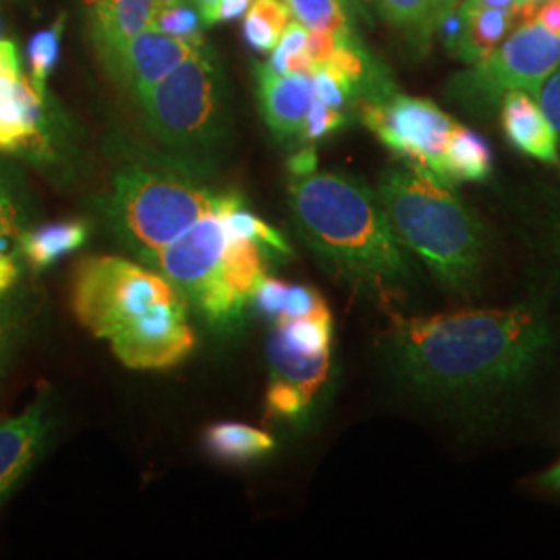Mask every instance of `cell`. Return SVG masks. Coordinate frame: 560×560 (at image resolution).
I'll list each match as a JSON object with an SVG mask.
<instances>
[{
  "label": "cell",
  "instance_id": "obj_17",
  "mask_svg": "<svg viewBox=\"0 0 560 560\" xmlns=\"http://www.w3.org/2000/svg\"><path fill=\"white\" fill-rule=\"evenodd\" d=\"M460 11L465 20V50L460 60L465 65H476L490 57L521 21L529 18L525 7L492 9L469 0H460Z\"/></svg>",
  "mask_w": 560,
  "mask_h": 560
},
{
  "label": "cell",
  "instance_id": "obj_7",
  "mask_svg": "<svg viewBox=\"0 0 560 560\" xmlns=\"http://www.w3.org/2000/svg\"><path fill=\"white\" fill-rule=\"evenodd\" d=\"M140 104L152 133L183 156L206 159L224 140V78L206 44L150 88Z\"/></svg>",
  "mask_w": 560,
  "mask_h": 560
},
{
  "label": "cell",
  "instance_id": "obj_42",
  "mask_svg": "<svg viewBox=\"0 0 560 560\" xmlns=\"http://www.w3.org/2000/svg\"><path fill=\"white\" fill-rule=\"evenodd\" d=\"M175 2H185V0H156V9L168 7V4H175Z\"/></svg>",
  "mask_w": 560,
  "mask_h": 560
},
{
  "label": "cell",
  "instance_id": "obj_14",
  "mask_svg": "<svg viewBox=\"0 0 560 560\" xmlns=\"http://www.w3.org/2000/svg\"><path fill=\"white\" fill-rule=\"evenodd\" d=\"M260 108L268 127L280 140L301 138L305 117L316 98L314 78L301 73H270L258 69Z\"/></svg>",
  "mask_w": 560,
  "mask_h": 560
},
{
  "label": "cell",
  "instance_id": "obj_35",
  "mask_svg": "<svg viewBox=\"0 0 560 560\" xmlns=\"http://www.w3.org/2000/svg\"><path fill=\"white\" fill-rule=\"evenodd\" d=\"M529 20L538 21L546 30L560 34V0H544L536 4Z\"/></svg>",
  "mask_w": 560,
  "mask_h": 560
},
{
  "label": "cell",
  "instance_id": "obj_15",
  "mask_svg": "<svg viewBox=\"0 0 560 560\" xmlns=\"http://www.w3.org/2000/svg\"><path fill=\"white\" fill-rule=\"evenodd\" d=\"M272 382L270 388H279L291 395L303 409L318 395L330 372V353L310 355L291 347L282 339L277 328L270 330L266 340Z\"/></svg>",
  "mask_w": 560,
  "mask_h": 560
},
{
  "label": "cell",
  "instance_id": "obj_3",
  "mask_svg": "<svg viewBox=\"0 0 560 560\" xmlns=\"http://www.w3.org/2000/svg\"><path fill=\"white\" fill-rule=\"evenodd\" d=\"M289 206L303 241L335 275L376 298L411 279L407 249L378 196L340 173H307L289 183Z\"/></svg>",
  "mask_w": 560,
  "mask_h": 560
},
{
  "label": "cell",
  "instance_id": "obj_36",
  "mask_svg": "<svg viewBox=\"0 0 560 560\" xmlns=\"http://www.w3.org/2000/svg\"><path fill=\"white\" fill-rule=\"evenodd\" d=\"M20 279L18 254H0V295H4Z\"/></svg>",
  "mask_w": 560,
  "mask_h": 560
},
{
  "label": "cell",
  "instance_id": "obj_2",
  "mask_svg": "<svg viewBox=\"0 0 560 560\" xmlns=\"http://www.w3.org/2000/svg\"><path fill=\"white\" fill-rule=\"evenodd\" d=\"M71 307L81 326L106 340L129 370L175 368L196 347L183 293L138 261L83 258L71 282Z\"/></svg>",
  "mask_w": 560,
  "mask_h": 560
},
{
  "label": "cell",
  "instance_id": "obj_6",
  "mask_svg": "<svg viewBox=\"0 0 560 560\" xmlns=\"http://www.w3.org/2000/svg\"><path fill=\"white\" fill-rule=\"evenodd\" d=\"M237 196L217 194L177 171L127 166L117 173L104 201L113 237L143 264L206 214L219 212Z\"/></svg>",
  "mask_w": 560,
  "mask_h": 560
},
{
  "label": "cell",
  "instance_id": "obj_23",
  "mask_svg": "<svg viewBox=\"0 0 560 560\" xmlns=\"http://www.w3.org/2000/svg\"><path fill=\"white\" fill-rule=\"evenodd\" d=\"M243 18V38L249 48L264 55L275 50L291 23V13L282 0H254Z\"/></svg>",
  "mask_w": 560,
  "mask_h": 560
},
{
  "label": "cell",
  "instance_id": "obj_10",
  "mask_svg": "<svg viewBox=\"0 0 560 560\" xmlns=\"http://www.w3.org/2000/svg\"><path fill=\"white\" fill-rule=\"evenodd\" d=\"M206 42H189L148 27L140 34L101 50L108 69L140 101L183 60Z\"/></svg>",
  "mask_w": 560,
  "mask_h": 560
},
{
  "label": "cell",
  "instance_id": "obj_38",
  "mask_svg": "<svg viewBox=\"0 0 560 560\" xmlns=\"http://www.w3.org/2000/svg\"><path fill=\"white\" fill-rule=\"evenodd\" d=\"M481 7H492V9H520V0H469Z\"/></svg>",
  "mask_w": 560,
  "mask_h": 560
},
{
  "label": "cell",
  "instance_id": "obj_26",
  "mask_svg": "<svg viewBox=\"0 0 560 560\" xmlns=\"http://www.w3.org/2000/svg\"><path fill=\"white\" fill-rule=\"evenodd\" d=\"M224 224L229 226L231 233L245 237V240L256 241L261 247L272 249L275 254L280 256H289L291 247L280 235L275 226H270L268 222L261 221L260 217H256L254 212H249L240 198L233 201L224 212H222Z\"/></svg>",
  "mask_w": 560,
  "mask_h": 560
},
{
  "label": "cell",
  "instance_id": "obj_4",
  "mask_svg": "<svg viewBox=\"0 0 560 560\" xmlns=\"http://www.w3.org/2000/svg\"><path fill=\"white\" fill-rule=\"evenodd\" d=\"M376 196L402 247L441 284L453 291L474 287L483 268L486 233L451 183L407 162L382 175Z\"/></svg>",
  "mask_w": 560,
  "mask_h": 560
},
{
  "label": "cell",
  "instance_id": "obj_16",
  "mask_svg": "<svg viewBox=\"0 0 560 560\" xmlns=\"http://www.w3.org/2000/svg\"><path fill=\"white\" fill-rule=\"evenodd\" d=\"M92 36L104 50L152 25L156 0H83Z\"/></svg>",
  "mask_w": 560,
  "mask_h": 560
},
{
  "label": "cell",
  "instance_id": "obj_27",
  "mask_svg": "<svg viewBox=\"0 0 560 560\" xmlns=\"http://www.w3.org/2000/svg\"><path fill=\"white\" fill-rule=\"evenodd\" d=\"M203 25L206 23L201 20L198 7L191 4V0H185V2H175V4L156 9L150 27L183 40L203 42L201 36Z\"/></svg>",
  "mask_w": 560,
  "mask_h": 560
},
{
  "label": "cell",
  "instance_id": "obj_40",
  "mask_svg": "<svg viewBox=\"0 0 560 560\" xmlns=\"http://www.w3.org/2000/svg\"><path fill=\"white\" fill-rule=\"evenodd\" d=\"M541 483L546 486V488H552V490H560V463L559 465H555L544 478H541Z\"/></svg>",
  "mask_w": 560,
  "mask_h": 560
},
{
  "label": "cell",
  "instance_id": "obj_9",
  "mask_svg": "<svg viewBox=\"0 0 560 560\" xmlns=\"http://www.w3.org/2000/svg\"><path fill=\"white\" fill-rule=\"evenodd\" d=\"M360 113L365 127L390 152L442 179V156L457 120L439 104L388 88L365 96L360 102Z\"/></svg>",
  "mask_w": 560,
  "mask_h": 560
},
{
  "label": "cell",
  "instance_id": "obj_22",
  "mask_svg": "<svg viewBox=\"0 0 560 560\" xmlns=\"http://www.w3.org/2000/svg\"><path fill=\"white\" fill-rule=\"evenodd\" d=\"M291 18L312 32H328L340 42H358L345 0H282Z\"/></svg>",
  "mask_w": 560,
  "mask_h": 560
},
{
  "label": "cell",
  "instance_id": "obj_8",
  "mask_svg": "<svg viewBox=\"0 0 560 560\" xmlns=\"http://www.w3.org/2000/svg\"><path fill=\"white\" fill-rule=\"evenodd\" d=\"M560 69V34L525 20L486 59L467 65L451 81V96L474 113H488L509 92L536 94Z\"/></svg>",
  "mask_w": 560,
  "mask_h": 560
},
{
  "label": "cell",
  "instance_id": "obj_24",
  "mask_svg": "<svg viewBox=\"0 0 560 560\" xmlns=\"http://www.w3.org/2000/svg\"><path fill=\"white\" fill-rule=\"evenodd\" d=\"M280 337L298 351L310 355L330 353L332 345V314L324 303L316 312L301 318H284L275 322Z\"/></svg>",
  "mask_w": 560,
  "mask_h": 560
},
{
  "label": "cell",
  "instance_id": "obj_37",
  "mask_svg": "<svg viewBox=\"0 0 560 560\" xmlns=\"http://www.w3.org/2000/svg\"><path fill=\"white\" fill-rule=\"evenodd\" d=\"M289 168H291L293 177L314 173L316 171V154H314V150H303L300 154H295L291 162H289Z\"/></svg>",
  "mask_w": 560,
  "mask_h": 560
},
{
  "label": "cell",
  "instance_id": "obj_11",
  "mask_svg": "<svg viewBox=\"0 0 560 560\" xmlns=\"http://www.w3.org/2000/svg\"><path fill=\"white\" fill-rule=\"evenodd\" d=\"M44 96L21 71L20 52L11 40H0V150L18 152L40 145Z\"/></svg>",
  "mask_w": 560,
  "mask_h": 560
},
{
  "label": "cell",
  "instance_id": "obj_28",
  "mask_svg": "<svg viewBox=\"0 0 560 560\" xmlns=\"http://www.w3.org/2000/svg\"><path fill=\"white\" fill-rule=\"evenodd\" d=\"M23 233L20 196L13 183L0 175V254H18Z\"/></svg>",
  "mask_w": 560,
  "mask_h": 560
},
{
  "label": "cell",
  "instance_id": "obj_25",
  "mask_svg": "<svg viewBox=\"0 0 560 560\" xmlns=\"http://www.w3.org/2000/svg\"><path fill=\"white\" fill-rule=\"evenodd\" d=\"M65 30V18L60 15L50 27L38 32L27 44V65H30V80L34 88L46 94V81L55 71L60 57V40Z\"/></svg>",
  "mask_w": 560,
  "mask_h": 560
},
{
  "label": "cell",
  "instance_id": "obj_44",
  "mask_svg": "<svg viewBox=\"0 0 560 560\" xmlns=\"http://www.w3.org/2000/svg\"><path fill=\"white\" fill-rule=\"evenodd\" d=\"M2 34H4V21H2V13H0V40H2Z\"/></svg>",
  "mask_w": 560,
  "mask_h": 560
},
{
  "label": "cell",
  "instance_id": "obj_31",
  "mask_svg": "<svg viewBox=\"0 0 560 560\" xmlns=\"http://www.w3.org/2000/svg\"><path fill=\"white\" fill-rule=\"evenodd\" d=\"M289 282L270 279L268 275L258 282L249 305L260 314L264 320L277 322L282 316L284 301H287Z\"/></svg>",
  "mask_w": 560,
  "mask_h": 560
},
{
  "label": "cell",
  "instance_id": "obj_32",
  "mask_svg": "<svg viewBox=\"0 0 560 560\" xmlns=\"http://www.w3.org/2000/svg\"><path fill=\"white\" fill-rule=\"evenodd\" d=\"M324 303H326V301L322 300L320 293L314 291L312 287H305V284H289L284 310H282V316H280L279 320L307 316V314L316 312Z\"/></svg>",
  "mask_w": 560,
  "mask_h": 560
},
{
  "label": "cell",
  "instance_id": "obj_30",
  "mask_svg": "<svg viewBox=\"0 0 560 560\" xmlns=\"http://www.w3.org/2000/svg\"><path fill=\"white\" fill-rule=\"evenodd\" d=\"M345 110L339 108H332L328 104L314 98L312 106H310V113L305 117V125H303V131H301V140L316 141L335 133L337 129H340L345 125Z\"/></svg>",
  "mask_w": 560,
  "mask_h": 560
},
{
  "label": "cell",
  "instance_id": "obj_12",
  "mask_svg": "<svg viewBox=\"0 0 560 560\" xmlns=\"http://www.w3.org/2000/svg\"><path fill=\"white\" fill-rule=\"evenodd\" d=\"M50 432L48 400H34L20 416L0 421V502L13 492L44 448Z\"/></svg>",
  "mask_w": 560,
  "mask_h": 560
},
{
  "label": "cell",
  "instance_id": "obj_20",
  "mask_svg": "<svg viewBox=\"0 0 560 560\" xmlns=\"http://www.w3.org/2000/svg\"><path fill=\"white\" fill-rule=\"evenodd\" d=\"M203 441L212 457L226 463L260 459L277 446L268 432L237 421H221L210 425Z\"/></svg>",
  "mask_w": 560,
  "mask_h": 560
},
{
  "label": "cell",
  "instance_id": "obj_5",
  "mask_svg": "<svg viewBox=\"0 0 560 560\" xmlns=\"http://www.w3.org/2000/svg\"><path fill=\"white\" fill-rule=\"evenodd\" d=\"M229 206L191 224L145 264L171 280L219 330L240 326L258 282L266 277L264 247L231 233L224 224L222 212Z\"/></svg>",
  "mask_w": 560,
  "mask_h": 560
},
{
  "label": "cell",
  "instance_id": "obj_29",
  "mask_svg": "<svg viewBox=\"0 0 560 560\" xmlns=\"http://www.w3.org/2000/svg\"><path fill=\"white\" fill-rule=\"evenodd\" d=\"M305 44H307V27H303L300 21H291L287 25V30L282 32L279 44L275 46L270 59L261 67L268 69L270 73H279V75L280 73H287L289 62L305 50Z\"/></svg>",
  "mask_w": 560,
  "mask_h": 560
},
{
  "label": "cell",
  "instance_id": "obj_33",
  "mask_svg": "<svg viewBox=\"0 0 560 560\" xmlns=\"http://www.w3.org/2000/svg\"><path fill=\"white\" fill-rule=\"evenodd\" d=\"M534 96L557 133L560 150V69H557L548 80L541 83Z\"/></svg>",
  "mask_w": 560,
  "mask_h": 560
},
{
  "label": "cell",
  "instance_id": "obj_13",
  "mask_svg": "<svg viewBox=\"0 0 560 560\" xmlns=\"http://www.w3.org/2000/svg\"><path fill=\"white\" fill-rule=\"evenodd\" d=\"M499 115L504 138L520 154L559 166L557 133L534 94L520 90L504 94L499 102Z\"/></svg>",
  "mask_w": 560,
  "mask_h": 560
},
{
  "label": "cell",
  "instance_id": "obj_39",
  "mask_svg": "<svg viewBox=\"0 0 560 560\" xmlns=\"http://www.w3.org/2000/svg\"><path fill=\"white\" fill-rule=\"evenodd\" d=\"M7 345H9V322H7L4 312L0 310V361L7 353Z\"/></svg>",
  "mask_w": 560,
  "mask_h": 560
},
{
  "label": "cell",
  "instance_id": "obj_21",
  "mask_svg": "<svg viewBox=\"0 0 560 560\" xmlns=\"http://www.w3.org/2000/svg\"><path fill=\"white\" fill-rule=\"evenodd\" d=\"M444 0H376L382 18L418 48H430Z\"/></svg>",
  "mask_w": 560,
  "mask_h": 560
},
{
  "label": "cell",
  "instance_id": "obj_1",
  "mask_svg": "<svg viewBox=\"0 0 560 560\" xmlns=\"http://www.w3.org/2000/svg\"><path fill=\"white\" fill-rule=\"evenodd\" d=\"M538 307L465 310L399 320L390 353L416 390L441 399L481 397L527 378L550 347Z\"/></svg>",
  "mask_w": 560,
  "mask_h": 560
},
{
  "label": "cell",
  "instance_id": "obj_43",
  "mask_svg": "<svg viewBox=\"0 0 560 560\" xmlns=\"http://www.w3.org/2000/svg\"><path fill=\"white\" fill-rule=\"evenodd\" d=\"M363 7H376V0H358Z\"/></svg>",
  "mask_w": 560,
  "mask_h": 560
},
{
  "label": "cell",
  "instance_id": "obj_19",
  "mask_svg": "<svg viewBox=\"0 0 560 560\" xmlns=\"http://www.w3.org/2000/svg\"><path fill=\"white\" fill-rule=\"evenodd\" d=\"M88 224L81 221L52 222L25 231L20 252L34 270H46L60 258L78 252L88 240Z\"/></svg>",
  "mask_w": 560,
  "mask_h": 560
},
{
  "label": "cell",
  "instance_id": "obj_18",
  "mask_svg": "<svg viewBox=\"0 0 560 560\" xmlns=\"http://www.w3.org/2000/svg\"><path fill=\"white\" fill-rule=\"evenodd\" d=\"M494 156L490 143L478 131L457 122L446 141L441 177L444 183H481L490 179Z\"/></svg>",
  "mask_w": 560,
  "mask_h": 560
},
{
  "label": "cell",
  "instance_id": "obj_34",
  "mask_svg": "<svg viewBox=\"0 0 560 560\" xmlns=\"http://www.w3.org/2000/svg\"><path fill=\"white\" fill-rule=\"evenodd\" d=\"M254 0H221L214 11L210 13V18L206 20V25H214V23H222V21H235L243 18L249 9Z\"/></svg>",
  "mask_w": 560,
  "mask_h": 560
},
{
  "label": "cell",
  "instance_id": "obj_41",
  "mask_svg": "<svg viewBox=\"0 0 560 560\" xmlns=\"http://www.w3.org/2000/svg\"><path fill=\"white\" fill-rule=\"evenodd\" d=\"M221 0H194V4L198 7V11H200L201 20L206 23V20L210 18V13L214 11V7L219 4Z\"/></svg>",
  "mask_w": 560,
  "mask_h": 560
}]
</instances>
